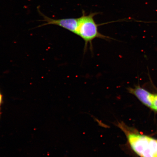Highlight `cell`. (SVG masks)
Masks as SVG:
<instances>
[{
  "label": "cell",
  "mask_w": 157,
  "mask_h": 157,
  "mask_svg": "<svg viewBox=\"0 0 157 157\" xmlns=\"http://www.w3.org/2000/svg\"><path fill=\"white\" fill-rule=\"evenodd\" d=\"M117 126L126 135L132 150L141 157H157V140L133 132L123 122Z\"/></svg>",
  "instance_id": "1"
},
{
  "label": "cell",
  "mask_w": 157,
  "mask_h": 157,
  "mask_svg": "<svg viewBox=\"0 0 157 157\" xmlns=\"http://www.w3.org/2000/svg\"><path fill=\"white\" fill-rule=\"evenodd\" d=\"M99 14L98 13H91L87 15L83 11L81 17H78V25L76 35L81 37L84 42V51L87 49L88 45L93 49V41L96 38H101L108 40L109 37L100 33L98 27L94 20V17Z\"/></svg>",
  "instance_id": "2"
},
{
  "label": "cell",
  "mask_w": 157,
  "mask_h": 157,
  "mask_svg": "<svg viewBox=\"0 0 157 157\" xmlns=\"http://www.w3.org/2000/svg\"><path fill=\"white\" fill-rule=\"evenodd\" d=\"M38 13L43 19L40 21H44V24L38 27H41L48 25H55L67 29L70 32L76 34L78 25V18H69L61 19H54L50 18L43 13L37 7Z\"/></svg>",
  "instance_id": "3"
},
{
  "label": "cell",
  "mask_w": 157,
  "mask_h": 157,
  "mask_svg": "<svg viewBox=\"0 0 157 157\" xmlns=\"http://www.w3.org/2000/svg\"><path fill=\"white\" fill-rule=\"evenodd\" d=\"M127 90L129 93L135 96L144 105L153 109V94L139 86L134 88H128Z\"/></svg>",
  "instance_id": "4"
},
{
  "label": "cell",
  "mask_w": 157,
  "mask_h": 157,
  "mask_svg": "<svg viewBox=\"0 0 157 157\" xmlns=\"http://www.w3.org/2000/svg\"><path fill=\"white\" fill-rule=\"evenodd\" d=\"M152 103L153 109L157 111V94H153Z\"/></svg>",
  "instance_id": "5"
},
{
  "label": "cell",
  "mask_w": 157,
  "mask_h": 157,
  "mask_svg": "<svg viewBox=\"0 0 157 157\" xmlns=\"http://www.w3.org/2000/svg\"><path fill=\"white\" fill-rule=\"evenodd\" d=\"M3 94H2L1 90H0V118L1 117L2 115V106L3 103Z\"/></svg>",
  "instance_id": "6"
}]
</instances>
